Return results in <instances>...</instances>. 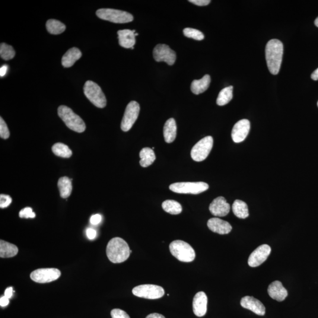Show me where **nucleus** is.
<instances>
[{
    "instance_id": "obj_1",
    "label": "nucleus",
    "mask_w": 318,
    "mask_h": 318,
    "mask_svg": "<svg viewBox=\"0 0 318 318\" xmlns=\"http://www.w3.org/2000/svg\"><path fill=\"white\" fill-rule=\"evenodd\" d=\"M284 46L281 41L270 40L266 44L265 56L269 72L273 75H278L282 62Z\"/></svg>"
},
{
    "instance_id": "obj_2",
    "label": "nucleus",
    "mask_w": 318,
    "mask_h": 318,
    "mask_svg": "<svg viewBox=\"0 0 318 318\" xmlns=\"http://www.w3.org/2000/svg\"><path fill=\"white\" fill-rule=\"evenodd\" d=\"M130 250L128 244L120 238H111L108 243L106 253L110 261L114 263H120L126 261L129 258Z\"/></svg>"
},
{
    "instance_id": "obj_3",
    "label": "nucleus",
    "mask_w": 318,
    "mask_h": 318,
    "mask_svg": "<svg viewBox=\"0 0 318 318\" xmlns=\"http://www.w3.org/2000/svg\"><path fill=\"white\" fill-rule=\"evenodd\" d=\"M58 114L70 129L78 133L85 131L86 126L84 121L71 108L66 106H60L58 108Z\"/></svg>"
},
{
    "instance_id": "obj_4",
    "label": "nucleus",
    "mask_w": 318,
    "mask_h": 318,
    "mask_svg": "<svg viewBox=\"0 0 318 318\" xmlns=\"http://www.w3.org/2000/svg\"><path fill=\"white\" fill-rule=\"evenodd\" d=\"M170 253L176 259L183 262H191L195 259L196 254L193 247L183 240H176L170 244Z\"/></svg>"
},
{
    "instance_id": "obj_5",
    "label": "nucleus",
    "mask_w": 318,
    "mask_h": 318,
    "mask_svg": "<svg viewBox=\"0 0 318 318\" xmlns=\"http://www.w3.org/2000/svg\"><path fill=\"white\" fill-rule=\"evenodd\" d=\"M84 93L90 102L98 108L106 106V96L97 84L92 81H87L84 85Z\"/></svg>"
},
{
    "instance_id": "obj_6",
    "label": "nucleus",
    "mask_w": 318,
    "mask_h": 318,
    "mask_svg": "<svg viewBox=\"0 0 318 318\" xmlns=\"http://www.w3.org/2000/svg\"><path fill=\"white\" fill-rule=\"evenodd\" d=\"M98 18L114 23H127L133 20V16L126 11L111 8H101L96 11Z\"/></svg>"
},
{
    "instance_id": "obj_7",
    "label": "nucleus",
    "mask_w": 318,
    "mask_h": 318,
    "mask_svg": "<svg viewBox=\"0 0 318 318\" xmlns=\"http://www.w3.org/2000/svg\"><path fill=\"white\" fill-rule=\"evenodd\" d=\"M170 190L174 193L198 195L209 189L208 184L205 182H179L170 184Z\"/></svg>"
},
{
    "instance_id": "obj_8",
    "label": "nucleus",
    "mask_w": 318,
    "mask_h": 318,
    "mask_svg": "<svg viewBox=\"0 0 318 318\" xmlns=\"http://www.w3.org/2000/svg\"><path fill=\"white\" fill-rule=\"evenodd\" d=\"M214 145L212 136H206L193 146L191 151V157L193 160L202 161L208 158Z\"/></svg>"
},
{
    "instance_id": "obj_9",
    "label": "nucleus",
    "mask_w": 318,
    "mask_h": 318,
    "mask_svg": "<svg viewBox=\"0 0 318 318\" xmlns=\"http://www.w3.org/2000/svg\"><path fill=\"white\" fill-rule=\"evenodd\" d=\"M132 293L139 298L157 300L163 297L164 290L160 286L146 284L136 286L133 289Z\"/></svg>"
},
{
    "instance_id": "obj_10",
    "label": "nucleus",
    "mask_w": 318,
    "mask_h": 318,
    "mask_svg": "<svg viewBox=\"0 0 318 318\" xmlns=\"http://www.w3.org/2000/svg\"><path fill=\"white\" fill-rule=\"evenodd\" d=\"M139 104L135 101H132L127 105L125 114L121 123V129L123 132H128L138 118L140 113Z\"/></svg>"
},
{
    "instance_id": "obj_11",
    "label": "nucleus",
    "mask_w": 318,
    "mask_h": 318,
    "mask_svg": "<svg viewBox=\"0 0 318 318\" xmlns=\"http://www.w3.org/2000/svg\"><path fill=\"white\" fill-rule=\"evenodd\" d=\"M61 276V272L56 268H43L34 270L31 273L30 278L39 284H45L55 281Z\"/></svg>"
},
{
    "instance_id": "obj_12",
    "label": "nucleus",
    "mask_w": 318,
    "mask_h": 318,
    "mask_svg": "<svg viewBox=\"0 0 318 318\" xmlns=\"http://www.w3.org/2000/svg\"><path fill=\"white\" fill-rule=\"evenodd\" d=\"M154 57L158 62H166L172 66L176 60V54L166 44H158L154 50Z\"/></svg>"
},
{
    "instance_id": "obj_13",
    "label": "nucleus",
    "mask_w": 318,
    "mask_h": 318,
    "mask_svg": "<svg viewBox=\"0 0 318 318\" xmlns=\"http://www.w3.org/2000/svg\"><path fill=\"white\" fill-rule=\"evenodd\" d=\"M270 252L271 248L268 244H262L250 254L248 259V265L252 268L260 266L268 259Z\"/></svg>"
},
{
    "instance_id": "obj_14",
    "label": "nucleus",
    "mask_w": 318,
    "mask_h": 318,
    "mask_svg": "<svg viewBox=\"0 0 318 318\" xmlns=\"http://www.w3.org/2000/svg\"><path fill=\"white\" fill-rule=\"evenodd\" d=\"M250 128V122L247 119L238 121L235 124L232 132V138L234 142L238 143L245 140L249 134Z\"/></svg>"
},
{
    "instance_id": "obj_15",
    "label": "nucleus",
    "mask_w": 318,
    "mask_h": 318,
    "mask_svg": "<svg viewBox=\"0 0 318 318\" xmlns=\"http://www.w3.org/2000/svg\"><path fill=\"white\" fill-rule=\"evenodd\" d=\"M231 210L230 205L224 197L216 198L209 206V211L213 215L218 217H224L228 215Z\"/></svg>"
},
{
    "instance_id": "obj_16",
    "label": "nucleus",
    "mask_w": 318,
    "mask_h": 318,
    "mask_svg": "<svg viewBox=\"0 0 318 318\" xmlns=\"http://www.w3.org/2000/svg\"><path fill=\"white\" fill-rule=\"evenodd\" d=\"M241 306L245 309L252 311L257 316H263L265 314V307L261 302L252 297L246 296L240 301Z\"/></svg>"
},
{
    "instance_id": "obj_17",
    "label": "nucleus",
    "mask_w": 318,
    "mask_h": 318,
    "mask_svg": "<svg viewBox=\"0 0 318 318\" xmlns=\"http://www.w3.org/2000/svg\"><path fill=\"white\" fill-rule=\"evenodd\" d=\"M208 297L205 292H199L197 293L193 301V311L195 316L202 317L207 313Z\"/></svg>"
},
{
    "instance_id": "obj_18",
    "label": "nucleus",
    "mask_w": 318,
    "mask_h": 318,
    "mask_svg": "<svg viewBox=\"0 0 318 318\" xmlns=\"http://www.w3.org/2000/svg\"><path fill=\"white\" fill-rule=\"evenodd\" d=\"M208 227L211 231L220 235L230 234L232 230L230 223L217 218L210 219Z\"/></svg>"
},
{
    "instance_id": "obj_19",
    "label": "nucleus",
    "mask_w": 318,
    "mask_h": 318,
    "mask_svg": "<svg viewBox=\"0 0 318 318\" xmlns=\"http://www.w3.org/2000/svg\"><path fill=\"white\" fill-rule=\"evenodd\" d=\"M268 292L270 298L279 302L284 301L288 295L287 290L282 283L278 281L273 282L269 285Z\"/></svg>"
},
{
    "instance_id": "obj_20",
    "label": "nucleus",
    "mask_w": 318,
    "mask_h": 318,
    "mask_svg": "<svg viewBox=\"0 0 318 318\" xmlns=\"http://www.w3.org/2000/svg\"><path fill=\"white\" fill-rule=\"evenodd\" d=\"M118 34L119 42L120 46L126 49H133L136 43L135 33L133 30H122L117 31Z\"/></svg>"
},
{
    "instance_id": "obj_21",
    "label": "nucleus",
    "mask_w": 318,
    "mask_h": 318,
    "mask_svg": "<svg viewBox=\"0 0 318 318\" xmlns=\"http://www.w3.org/2000/svg\"><path fill=\"white\" fill-rule=\"evenodd\" d=\"M82 53L78 48L73 47L69 49L62 57V63L66 68H71L76 62L81 58Z\"/></svg>"
},
{
    "instance_id": "obj_22",
    "label": "nucleus",
    "mask_w": 318,
    "mask_h": 318,
    "mask_svg": "<svg viewBox=\"0 0 318 318\" xmlns=\"http://www.w3.org/2000/svg\"><path fill=\"white\" fill-rule=\"evenodd\" d=\"M163 135L165 142L166 143H171L174 141L177 135V126L176 121L174 119H169L165 123Z\"/></svg>"
},
{
    "instance_id": "obj_23",
    "label": "nucleus",
    "mask_w": 318,
    "mask_h": 318,
    "mask_svg": "<svg viewBox=\"0 0 318 318\" xmlns=\"http://www.w3.org/2000/svg\"><path fill=\"white\" fill-rule=\"evenodd\" d=\"M211 76L206 75L200 80H195L191 84V90L195 94L203 93L209 87L211 84Z\"/></svg>"
},
{
    "instance_id": "obj_24",
    "label": "nucleus",
    "mask_w": 318,
    "mask_h": 318,
    "mask_svg": "<svg viewBox=\"0 0 318 318\" xmlns=\"http://www.w3.org/2000/svg\"><path fill=\"white\" fill-rule=\"evenodd\" d=\"M18 247L14 244L3 240H0V257L1 258H8L17 255Z\"/></svg>"
},
{
    "instance_id": "obj_25",
    "label": "nucleus",
    "mask_w": 318,
    "mask_h": 318,
    "mask_svg": "<svg viewBox=\"0 0 318 318\" xmlns=\"http://www.w3.org/2000/svg\"><path fill=\"white\" fill-rule=\"evenodd\" d=\"M72 180L68 177L60 178L58 181V187L60 196L62 198L66 199L71 196L73 189Z\"/></svg>"
},
{
    "instance_id": "obj_26",
    "label": "nucleus",
    "mask_w": 318,
    "mask_h": 318,
    "mask_svg": "<svg viewBox=\"0 0 318 318\" xmlns=\"http://www.w3.org/2000/svg\"><path fill=\"white\" fill-rule=\"evenodd\" d=\"M140 158L141 160L140 161V164L143 167H147L151 166L156 160V156L155 152L152 149L145 148L142 149L140 152Z\"/></svg>"
},
{
    "instance_id": "obj_27",
    "label": "nucleus",
    "mask_w": 318,
    "mask_h": 318,
    "mask_svg": "<svg viewBox=\"0 0 318 318\" xmlns=\"http://www.w3.org/2000/svg\"><path fill=\"white\" fill-rule=\"evenodd\" d=\"M232 211L237 217L246 219L249 216V210L245 202L240 200H236L232 205Z\"/></svg>"
},
{
    "instance_id": "obj_28",
    "label": "nucleus",
    "mask_w": 318,
    "mask_h": 318,
    "mask_svg": "<svg viewBox=\"0 0 318 318\" xmlns=\"http://www.w3.org/2000/svg\"><path fill=\"white\" fill-rule=\"evenodd\" d=\"M162 208L171 215H179L182 212V206L173 200H167L162 203Z\"/></svg>"
},
{
    "instance_id": "obj_29",
    "label": "nucleus",
    "mask_w": 318,
    "mask_h": 318,
    "mask_svg": "<svg viewBox=\"0 0 318 318\" xmlns=\"http://www.w3.org/2000/svg\"><path fill=\"white\" fill-rule=\"evenodd\" d=\"M233 86H230L222 89L216 100L218 106H225L230 102L233 98Z\"/></svg>"
},
{
    "instance_id": "obj_30",
    "label": "nucleus",
    "mask_w": 318,
    "mask_h": 318,
    "mask_svg": "<svg viewBox=\"0 0 318 318\" xmlns=\"http://www.w3.org/2000/svg\"><path fill=\"white\" fill-rule=\"evenodd\" d=\"M46 28L49 33L57 35L65 31L66 25L59 20L50 19L47 21Z\"/></svg>"
},
{
    "instance_id": "obj_31",
    "label": "nucleus",
    "mask_w": 318,
    "mask_h": 318,
    "mask_svg": "<svg viewBox=\"0 0 318 318\" xmlns=\"http://www.w3.org/2000/svg\"><path fill=\"white\" fill-rule=\"evenodd\" d=\"M53 154L63 158H70L72 156V151L68 146L62 143H57L52 147Z\"/></svg>"
},
{
    "instance_id": "obj_32",
    "label": "nucleus",
    "mask_w": 318,
    "mask_h": 318,
    "mask_svg": "<svg viewBox=\"0 0 318 318\" xmlns=\"http://www.w3.org/2000/svg\"><path fill=\"white\" fill-rule=\"evenodd\" d=\"M15 55V50L8 44L2 43L0 45V56L4 60H9L14 58Z\"/></svg>"
},
{
    "instance_id": "obj_33",
    "label": "nucleus",
    "mask_w": 318,
    "mask_h": 318,
    "mask_svg": "<svg viewBox=\"0 0 318 318\" xmlns=\"http://www.w3.org/2000/svg\"><path fill=\"white\" fill-rule=\"evenodd\" d=\"M183 34L187 37L198 41L202 40L205 38L204 34L201 31L192 28H184Z\"/></svg>"
},
{
    "instance_id": "obj_34",
    "label": "nucleus",
    "mask_w": 318,
    "mask_h": 318,
    "mask_svg": "<svg viewBox=\"0 0 318 318\" xmlns=\"http://www.w3.org/2000/svg\"><path fill=\"white\" fill-rule=\"evenodd\" d=\"M0 137L3 139H7L9 137V132L4 120L0 118Z\"/></svg>"
},
{
    "instance_id": "obj_35",
    "label": "nucleus",
    "mask_w": 318,
    "mask_h": 318,
    "mask_svg": "<svg viewBox=\"0 0 318 318\" xmlns=\"http://www.w3.org/2000/svg\"><path fill=\"white\" fill-rule=\"evenodd\" d=\"M19 216L21 218H34L36 217V214L33 212L32 208L27 207V208L21 210L19 213Z\"/></svg>"
},
{
    "instance_id": "obj_36",
    "label": "nucleus",
    "mask_w": 318,
    "mask_h": 318,
    "mask_svg": "<svg viewBox=\"0 0 318 318\" xmlns=\"http://www.w3.org/2000/svg\"><path fill=\"white\" fill-rule=\"evenodd\" d=\"M12 203V198L7 195L1 194L0 195V208L4 209L7 208Z\"/></svg>"
},
{
    "instance_id": "obj_37",
    "label": "nucleus",
    "mask_w": 318,
    "mask_h": 318,
    "mask_svg": "<svg viewBox=\"0 0 318 318\" xmlns=\"http://www.w3.org/2000/svg\"><path fill=\"white\" fill-rule=\"evenodd\" d=\"M111 316L112 318H130L125 311L120 309H114L111 311Z\"/></svg>"
},
{
    "instance_id": "obj_38",
    "label": "nucleus",
    "mask_w": 318,
    "mask_h": 318,
    "mask_svg": "<svg viewBox=\"0 0 318 318\" xmlns=\"http://www.w3.org/2000/svg\"><path fill=\"white\" fill-rule=\"evenodd\" d=\"M102 219V217L99 214L94 215L90 218V223L92 225H97L99 224Z\"/></svg>"
},
{
    "instance_id": "obj_39",
    "label": "nucleus",
    "mask_w": 318,
    "mask_h": 318,
    "mask_svg": "<svg viewBox=\"0 0 318 318\" xmlns=\"http://www.w3.org/2000/svg\"><path fill=\"white\" fill-rule=\"evenodd\" d=\"M189 1L198 6L208 5L211 2L210 0H190Z\"/></svg>"
},
{
    "instance_id": "obj_40",
    "label": "nucleus",
    "mask_w": 318,
    "mask_h": 318,
    "mask_svg": "<svg viewBox=\"0 0 318 318\" xmlns=\"http://www.w3.org/2000/svg\"><path fill=\"white\" fill-rule=\"evenodd\" d=\"M87 237L90 240H93L97 236V232L94 229L88 228L86 231Z\"/></svg>"
},
{
    "instance_id": "obj_41",
    "label": "nucleus",
    "mask_w": 318,
    "mask_h": 318,
    "mask_svg": "<svg viewBox=\"0 0 318 318\" xmlns=\"http://www.w3.org/2000/svg\"><path fill=\"white\" fill-rule=\"evenodd\" d=\"M8 304L9 299L5 297V296L4 297H2L0 298V305H1V307H4L5 306H7Z\"/></svg>"
},
{
    "instance_id": "obj_42",
    "label": "nucleus",
    "mask_w": 318,
    "mask_h": 318,
    "mask_svg": "<svg viewBox=\"0 0 318 318\" xmlns=\"http://www.w3.org/2000/svg\"><path fill=\"white\" fill-rule=\"evenodd\" d=\"M13 288L12 287H9L6 289L4 292V296L5 297L9 299L12 297V293H13Z\"/></svg>"
},
{
    "instance_id": "obj_43",
    "label": "nucleus",
    "mask_w": 318,
    "mask_h": 318,
    "mask_svg": "<svg viewBox=\"0 0 318 318\" xmlns=\"http://www.w3.org/2000/svg\"><path fill=\"white\" fill-rule=\"evenodd\" d=\"M7 70L8 66L7 65H5L1 67V69H0V76H1V77H3V76L5 75L6 73L7 72Z\"/></svg>"
},
{
    "instance_id": "obj_44",
    "label": "nucleus",
    "mask_w": 318,
    "mask_h": 318,
    "mask_svg": "<svg viewBox=\"0 0 318 318\" xmlns=\"http://www.w3.org/2000/svg\"><path fill=\"white\" fill-rule=\"evenodd\" d=\"M146 318H166L161 314L154 313L149 315Z\"/></svg>"
},
{
    "instance_id": "obj_45",
    "label": "nucleus",
    "mask_w": 318,
    "mask_h": 318,
    "mask_svg": "<svg viewBox=\"0 0 318 318\" xmlns=\"http://www.w3.org/2000/svg\"><path fill=\"white\" fill-rule=\"evenodd\" d=\"M311 78L314 80H318V68L316 71L313 73V74L311 75Z\"/></svg>"
},
{
    "instance_id": "obj_46",
    "label": "nucleus",
    "mask_w": 318,
    "mask_h": 318,
    "mask_svg": "<svg viewBox=\"0 0 318 318\" xmlns=\"http://www.w3.org/2000/svg\"><path fill=\"white\" fill-rule=\"evenodd\" d=\"M315 24L318 27V17L316 19V21H315Z\"/></svg>"
},
{
    "instance_id": "obj_47",
    "label": "nucleus",
    "mask_w": 318,
    "mask_h": 318,
    "mask_svg": "<svg viewBox=\"0 0 318 318\" xmlns=\"http://www.w3.org/2000/svg\"><path fill=\"white\" fill-rule=\"evenodd\" d=\"M138 36V33H135V36Z\"/></svg>"
},
{
    "instance_id": "obj_48",
    "label": "nucleus",
    "mask_w": 318,
    "mask_h": 318,
    "mask_svg": "<svg viewBox=\"0 0 318 318\" xmlns=\"http://www.w3.org/2000/svg\"><path fill=\"white\" fill-rule=\"evenodd\" d=\"M317 105H318V103H317Z\"/></svg>"
}]
</instances>
